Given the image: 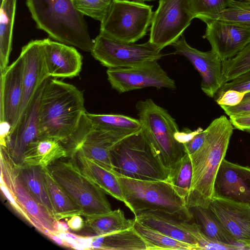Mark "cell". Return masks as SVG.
Returning <instances> with one entry per match:
<instances>
[{
	"label": "cell",
	"instance_id": "1",
	"mask_svg": "<svg viewBox=\"0 0 250 250\" xmlns=\"http://www.w3.org/2000/svg\"><path fill=\"white\" fill-rule=\"evenodd\" d=\"M206 130L204 144L189 155L192 175L186 201L189 209L195 207L208 208L213 197L215 179L225 159L233 127L229 120L222 115L213 120Z\"/></svg>",
	"mask_w": 250,
	"mask_h": 250
},
{
	"label": "cell",
	"instance_id": "2",
	"mask_svg": "<svg viewBox=\"0 0 250 250\" xmlns=\"http://www.w3.org/2000/svg\"><path fill=\"white\" fill-rule=\"evenodd\" d=\"M83 92L74 85L48 79L39 109L38 139L53 138L61 142L77 129L86 112Z\"/></svg>",
	"mask_w": 250,
	"mask_h": 250
},
{
	"label": "cell",
	"instance_id": "3",
	"mask_svg": "<svg viewBox=\"0 0 250 250\" xmlns=\"http://www.w3.org/2000/svg\"><path fill=\"white\" fill-rule=\"evenodd\" d=\"M38 28L52 39L65 44L91 52V39L84 17L72 0H26Z\"/></svg>",
	"mask_w": 250,
	"mask_h": 250
},
{
	"label": "cell",
	"instance_id": "4",
	"mask_svg": "<svg viewBox=\"0 0 250 250\" xmlns=\"http://www.w3.org/2000/svg\"><path fill=\"white\" fill-rule=\"evenodd\" d=\"M116 175L124 204L134 215L144 211H158L187 221L193 220L186 201L167 180H142Z\"/></svg>",
	"mask_w": 250,
	"mask_h": 250
},
{
	"label": "cell",
	"instance_id": "5",
	"mask_svg": "<svg viewBox=\"0 0 250 250\" xmlns=\"http://www.w3.org/2000/svg\"><path fill=\"white\" fill-rule=\"evenodd\" d=\"M136 108L145 137L162 164L170 170L186 154L184 145L174 137L179 130L175 119L151 99L139 101Z\"/></svg>",
	"mask_w": 250,
	"mask_h": 250
},
{
	"label": "cell",
	"instance_id": "6",
	"mask_svg": "<svg viewBox=\"0 0 250 250\" xmlns=\"http://www.w3.org/2000/svg\"><path fill=\"white\" fill-rule=\"evenodd\" d=\"M0 182L2 192L12 208L38 231L46 236L56 232L57 221L33 197L23 182L20 165L0 146Z\"/></svg>",
	"mask_w": 250,
	"mask_h": 250
},
{
	"label": "cell",
	"instance_id": "7",
	"mask_svg": "<svg viewBox=\"0 0 250 250\" xmlns=\"http://www.w3.org/2000/svg\"><path fill=\"white\" fill-rule=\"evenodd\" d=\"M53 179L63 188L85 218L112 210L105 193L82 171L76 158L59 159L47 167Z\"/></svg>",
	"mask_w": 250,
	"mask_h": 250
},
{
	"label": "cell",
	"instance_id": "8",
	"mask_svg": "<svg viewBox=\"0 0 250 250\" xmlns=\"http://www.w3.org/2000/svg\"><path fill=\"white\" fill-rule=\"evenodd\" d=\"M116 174L142 180H167L170 170L154 153L142 130L121 141L111 151Z\"/></svg>",
	"mask_w": 250,
	"mask_h": 250
},
{
	"label": "cell",
	"instance_id": "9",
	"mask_svg": "<svg viewBox=\"0 0 250 250\" xmlns=\"http://www.w3.org/2000/svg\"><path fill=\"white\" fill-rule=\"evenodd\" d=\"M152 5L136 0H112L101 21L100 33L122 42L135 43L151 25Z\"/></svg>",
	"mask_w": 250,
	"mask_h": 250
},
{
	"label": "cell",
	"instance_id": "10",
	"mask_svg": "<svg viewBox=\"0 0 250 250\" xmlns=\"http://www.w3.org/2000/svg\"><path fill=\"white\" fill-rule=\"evenodd\" d=\"M85 112L77 129L62 142L67 152V157L74 158L79 152L113 169L111 151L127 135L97 127L87 118Z\"/></svg>",
	"mask_w": 250,
	"mask_h": 250
},
{
	"label": "cell",
	"instance_id": "11",
	"mask_svg": "<svg viewBox=\"0 0 250 250\" xmlns=\"http://www.w3.org/2000/svg\"><path fill=\"white\" fill-rule=\"evenodd\" d=\"M92 56L108 68L136 66L158 61L161 50L149 41L141 44L122 42L100 33L93 41Z\"/></svg>",
	"mask_w": 250,
	"mask_h": 250
},
{
	"label": "cell",
	"instance_id": "12",
	"mask_svg": "<svg viewBox=\"0 0 250 250\" xmlns=\"http://www.w3.org/2000/svg\"><path fill=\"white\" fill-rule=\"evenodd\" d=\"M194 18L188 0H159L148 41L161 51L178 40Z\"/></svg>",
	"mask_w": 250,
	"mask_h": 250
},
{
	"label": "cell",
	"instance_id": "13",
	"mask_svg": "<svg viewBox=\"0 0 250 250\" xmlns=\"http://www.w3.org/2000/svg\"><path fill=\"white\" fill-rule=\"evenodd\" d=\"M157 61L131 67L108 68L106 74L112 88L119 93L147 87L174 90V81L168 77Z\"/></svg>",
	"mask_w": 250,
	"mask_h": 250
},
{
	"label": "cell",
	"instance_id": "14",
	"mask_svg": "<svg viewBox=\"0 0 250 250\" xmlns=\"http://www.w3.org/2000/svg\"><path fill=\"white\" fill-rule=\"evenodd\" d=\"M171 45L173 54L183 56L192 64L202 78L201 87L205 94L214 98L226 83L223 73L222 61L211 49L203 52L190 46L183 36Z\"/></svg>",
	"mask_w": 250,
	"mask_h": 250
},
{
	"label": "cell",
	"instance_id": "15",
	"mask_svg": "<svg viewBox=\"0 0 250 250\" xmlns=\"http://www.w3.org/2000/svg\"><path fill=\"white\" fill-rule=\"evenodd\" d=\"M203 38L209 42L211 50L223 61L230 59L250 43V27L241 24L209 20Z\"/></svg>",
	"mask_w": 250,
	"mask_h": 250
},
{
	"label": "cell",
	"instance_id": "16",
	"mask_svg": "<svg viewBox=\"0 0 250 250\" xmlns=\"http://www.w3.org/2000/svg\"><path fill=\"white\" fill-rule=\"evenodd\" d=\"M20 56L23 62V92L14 126L40 87L49 78L44 60L42 40L29 42L22 48Z\"/></svg>",
	"mask_w": 250,
	"mask_h": 250
},
{
	"label": "cell",
	"instance_id": "17",
	"mask_svg": "<svg viewBox=\"0 0 250 250\" xmlns=\"http://www.w3.org/2000/svg\"><path fill=\"white\" fill-rule=\"evenodd\" d=\"M41 85L33 100L14 127L9 132L4 146L13 160L21 165L27 146L38 139L39 135V109L42 90L45 82Z\"/></svg>",
	"mask_w": 250,
	"mask_h": 250
},
{
	"label": "cell",
	"instance_id": "18",
	"mask_svg": "<svg viewBox=\"0 0 250 250\" xmlns=\"http://www.w3.org/2000/svg\"><path fill=\"white\" fill-rule=\"evenodd\" d=\"M23 62L21 56L0 72V122L1 126L14 127L23 92Z\"/></svg>",
	"mask_w": 250,
	"mask_h": 250
},
{
	"label": "cell",
	"instance_id": "19",
	"mask_svg": "<svg viewBox=\"0 0 250 250\" xmlns=\"http://www.w3.org/2000/svg\"><path fill=\"white\" fill-rule=\"evenodd\" d=\"M208 208L233 238L250 250V205L213 197Z\"/></svg>",
	"mask_w": 250,
	"mask_h": 250
},
{
	"label": "cell",
	"instance_id": "20",
	"mask_svg": "<svg viewBox=\"0 0 250 250\" xmlns=\"http://www.w3.org/2000/svg\"><path fill=\"white\" fill-rule=\"evenodd\" d=\"M213 197L250 205V167L224 159L215 179Z\"/></svg>",
	"mask_w": 250,
	"mask_h": 250
},
{
	"label": "cell",
	"instance_id": "21",
	"mask_svg": "<svg viewBox=\"0 0 250 250\" xmlns=\"http://www.w3.org/2000/svg\"><path fill=\"white\" fill-rule=\"evenodd\" d=\"M42 40L49 77L72 78L79 75L82 69L83 57L76 48L48 38Z\"/></svg>",
	"mask_w": 250,
	"mask_h": 250
},
{
	"label": "cell",
	"instance_id": "22",
	"mask_svg": "<svg viewBox=\"0 0 250 250\" xmlns=\"http://www.w3.org/2000/svg\"><path fill=\"white\" fill-rule=\"evenodd\" d=\"M135 219L177 240L200 250L199 244L193 236L196 223L187 221L158 211H144L137 213Z\"/></svg>",
	"mask_w": 250,
	"mask_h": 250
},
{
	"label": "cell",
	"instance_id": "23",
	"mask_svg": "<svg viewBox=\"0 0 250 250\" xmlns=\"http://www.w3.org/2000/svg\"><path fill=\"white\" fill-rule=\"evenodd\" d=\"M76 158L83 172L104 191L117 200L125 202L122 189L115 170L77 152Z\"/></svg>",
	"mask_w": 250,
	"mask_h": 250
},
{
	"label": "cell",
	"instance_id": "24",
	"mask_svg": "<svg viewBox=\"0 0 250 250\" xmlns=\"http://www.w3.org/2000/svg\"><path fill=\"white\" fill-rule=\"evenodd\" d=\"M66 157L67 152L60 141L48 138L37 139L27 146L21 165L44 168Z\"/></svg>",
	"mask_w": 250,
	"mask_h": 250
},
{
	"label": "cell",
	"instance_id": "25",
	"mask_svg": "<svg viewBox=\"0 0 250 250\" xmlns=\"http://www.w3.org/2000/svg\"><path fill=\"white\" fill-rule=\"evenodd\" d=\"M91 249L106 250H147V245L133 227L103 235L92 236Z\"/></svg>",
	"mask_w": 250,
	"mask_h": 250
},
{
	"label": "cell",
	"instance_id": "26",
	"mask_svg": "<svg viewBox=\"0 0 250 250\" xmlns=\"http://www.w3.org/2000/svg\"><path fill=\"white\" fill-rule=\"evenodd\" d=\"M85 218L82 230L84 234L90 236L103 235L128 229L133 227L135 222V219L126 218L121 208Z\"/></svg>",
	"mask_w": 250,
	"mask_h": 250
},
{
	"label": "cell",
	"instance_id": "27",
	"mask_svg": "<svg viewBox=\"0 0 250 250\" xmlns=\"http://www.w3.org/2000/svg\"><path fill=\"white\" fill-rule=\"evenodd\" d=\"M193 220L208 238L218 242L233 246L239 250L247 249L237 242L225 229L208 208L195 207L190 209Z\"/></svg>",
	"mask_w": 250,
	"mask_h": 250
},
{
	"label": "cell",
	"instance_id": "28",
	"mask_svg": "<svg viewBox=\"0 0 250 250\" xmlns=\"http://www.w3.org/2000/svg\"><path fill=\"white\" fill-rule=\"evenodd\" d=\"M17 0H0V70L7 67L12 50L13 29Z\"/></svg>",
	"mask_w": 250,
	"mask_h": 250
},
{
	"label": "cell",
	"instance_id": "29",
	"mask_svg": "<svg viewBox=\"0 0 250 250\" xmlns=\"http://www.w3.org/2000/svg\"><path fill=\"white\" fill-rule=\"evenodd\" d=\"M42 168L45 186L53 208L56 220L67 219L75 215H81L80 208L53 179L47 167Z\"/></svg>",
	"mask_w": 250,
	"mask_h": 250
},
{
	"label": "cell",
	"instance_id": "30",
	"mask_svg": "<svg viewBox=\"0 0 250 250\" xmlns=\"http://www.w3.org/2000/svg\"><path fill=\"white\" fill-rule=\"evenodd\" d=\"M20 173L23 182L33 197L55 218L54 211L44 182L43 168L20 165Z\"/></svg>",
	"mask_w": 250,
	"mask_h": 250
},
{
	"label": "cell",
	"instance_id": "31",
	"mask_svg": "<svg viewBox=\"0 0 250 250\" xmlns=\"http://www.w3.org/2000/svg\"><path fill=\"white\" fill-rule=\"evenodd\" d=\"M85 115L94 125L100 128L129 134L141 130L139 119L125 115L93 114L86 112Z\"/></svg>",
	"mask_w": 250,
	"mask_h": 250
},
{
	"label": "cell",
	"instance_id": "32",
	"mask_svg": "<svg viewBox=\"0 0 250 250\" xmlns=\"http://www.w3.org/2000/svg\"><path fill=\"white\" fill-rule=\"evenodd\" d=\"M133 228L147 244V250H196L194 247L173 239L135 219Z\"/></svg>",
	"mask_w": 250,
	"mask_h": 250
},
{
	"label": "cell",
	"instance_id": "33",
	"mask_svg": "<svg viewBox=\"0 0 250 250\" xmlns=\"http://www.w3.org/2000/svg\"><path fill=\"white\" fill-rule=\"evenodd\" d=\"M192 165L186 153L170 171L167 179L178 195L185 201L188 197L192 180Z\"/></svg>",
	"mask_w": 250,
	"mask_h": 250
},
{
	"label": "cell",
	"instance_id": "34",
	"mask_svg": "<svg viewBox=\"0 0 250 250\" xmlns=\"http://www.w3.org/2000/svg\"><path fill=\"white\" fill-rule=\"evenodd\" d=\"M225 82L250 71V43L234 57L222 62Z\"/></svg>",
	"mask_w": 250,
	"mask_h": 250
},
{
	"label": "cell",
	"instance_id": "35",
	"mask_svg": "<svg viewBox=\"0 0 250 250\" xmlns=\"http://www.w3.org/2000/svg\"><path fill=\"white\" fill-rule=\"evenodd\" d=\"M212 20L233 22L250 27V1L232 0L225 9L210 20Z\"/></svg>",
	"mask_w": 250,
	"mask_h": 250
},
{
	"label": "cell",
	"instance_id": "36",
	"mask_svg": "<svg viewBox=\"0 0 250 250\" xmlns=\"http://www.w3.org/2000/svg\"><path fill=\"white\" fill-rule=\"evenodd\" d=\"M231 0H188V1L194 18L206 22L221 13Z\"/></svg>",
	"mask_w": 250,
	"mask_h": 250
},
{
	"label": "cell",
	"instance_id": "37",
	"mask_svg": "<svg viewBox=\"0 0 250 250\" xmlns=\"http://www.w3.org/2000/svg\"><path fill=\"white\" fill-rule=\"evenodd\" d=\"M76 8L83 15L102 21L112 0H72Z\"/></svg>",
	"mask_w": 250,
	"mask_h": 250
},
{
	"label": "cell",
	"instance_id": "38",
	"mask_svg": "<svg viewBox=\"0 0 250 250\" xmlns=\"http://www.w3.org/2000/svg\"><path fill=\"white\" fill-rule=\"evenodd\" d=\"M229 89L244 91L246 93L250 91V71L230 81L226 82L217 92L214 99L218 97L225 91Z\"/></svg>",
	"mask_w": 250,
	"mask_h": 250
},
{
	"label": "cell",
	"instance_id": "39",
	"mask_svg": "<svg viewBox=\"0 0 250 250\" xmlns=\"http://www.w3.org/2000/svg\"><path fill=\"white\" fill-rule=\"evenodd\" d=\"M246 93L244 91L229 89L215 98V101L219 105L235 106L241 102Z\"/></svg>",
	"mask_w": 250,
	"mask_h": 250
},
{
	"label": "cell",
	"instance_id": "40",
	"mask_svg": "<svg viewBox=\"0 0 250 250\" xmlns=\"http://www.w3.org/2000/svg\"><path fill=\"white\" fill-rule=\"evenodd\" d=\"M229 116L232 115L250 114V91L247 92L241 102L237 105H220Z\"/></svg>",
	"mask_w": 250,
	"mask_h": 250
},
{
	"label": "cell",
	"instance_id": "41",
	"mask_svg": "<svg viewBox=\"0 0 250 250\" xmlns=\"http://www.w3.org/2000/svg\"><path fill=\"white\" fill-rule=\"evenodd\" d=\"M207 135V130H203L191 139L183 144L186 153L190 155L199 149L204 144Z\"/></svg>",
	"mask_w": 250,
	"mask_h": 250
},
{
	"label": "cell",
	"instance_id": "42",
	"mask_svg": "<svg viewBox=\"0 0 250 250\" xmlns=\"http://www.w3.org/2000/svg\"><path fill=\"white\" fill-rule=\"evenodd\" d=\"M229 117L231 125L235 128L250 133V114L232 115Z\"/></svg>",
	"mask_w": 250,
	"mask_h": 250
},
{
	"label": "cell",
	"instance_id": "43",
	"mask_svg": "<svg viewBox=\"0 0 250 250\" xmlns=\"http://www.w3.org/2000/svg\"><path fill=\"white\" fill-rule=\"evenodd\" d=\"M203 129L199 127L194 131H191L188 128H185L182 131L179 130L174 134L176 140L179 143L184 144L191 139L196 134L202 131Z\"/></svg>",
	"mask_w": 250,
	"mask_h": 250
},
{
	"label": "cell",
	"instance_id": "44",
	"mask_svg": "<svg viewBox=\"0 0 250 250\" xmlns=\"http://www.w3.org/2000/svg\"><path fill=\"white\" fill-rule=\"evenodd\" d=\"M81 215H75L67 220V225L71 230L78 231H81L83 227L84 221L81 217Z\"/></svg>",
	"mask_w": 250,
	"mask_h": 250
},
{
	"label": "cell",
	"instance_id": "45",
	"mask_svg": "<svg viewBox=\"0 0 250 250\" xmlns=\"http://www.w3.org/2000/svg\"><path fill=\"white\" fill-rule=\"evenodd\" d=\"M134 0L141 1V2H145V1H154L155 0Z\"/></svg>",
	"mask_w": 250,
	"mask_h": 250
},
{
	"label": "cell",
	"instance_id": "46",
	"mask_svg": "<svg viewBox=\"0 0 250 250\" xmlns=\"http://www.w3.org/2000/svg\"><path fill=\"white\" fill-rule=\"evenodd\" d=\"M245 0V1H250V0Z\"/></svg>",
	"mask_w": 250,
	"mask_h": 250
}]
</instances>
